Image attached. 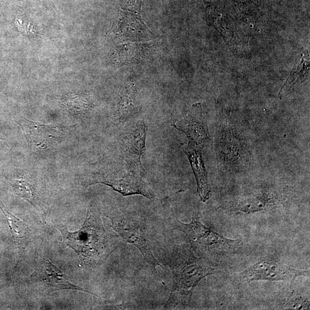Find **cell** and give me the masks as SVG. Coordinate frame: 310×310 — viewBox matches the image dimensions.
<instances>
[{
    "instance_id": "3957f363",
    "label": "cell",
    "mask_w": 310,
    "mask_h": 310,
    "mask_svg": "<svg viewBox=\"0 0 310 310\" xmlns=\"http://www.w3.org/2000/svg\"><path fill=\"white\" fill-rule=\"evenodd\" d=\"M172 224L175 230L185 234L192 250L204 261L232 253L241 245L239 240L229 239L206 227L201 222L198 213L195 214L189 223L176 219Z\"/></svg>"
},
{
    "instance_id": "6da1fadb",
    "label": "cell",
    "mask_w": 310,
    "mask_h": 310,
    "mask_svg": "<svg viewBox=\"0 0 310 310\" xmlns=\"http://www.w3.org/2000/svg\"><path fill=\"white\" fill-rule=\"evenodd\" d=\"M67 246L77 253L81 265L95 267L102 265L120 245V237L107 232L100 213L94 204L88 205L86 219L80 229L70 232L58 226Z\"/></svg>"
},
{
    "instance_id": "9c48e42d",
    "label": "cell",
    "mask_w": 310,
    "mask_h": 310,
    "mask_svg": "<svg viewBox=\"0 0 310 310\" xmlns=\"http://www.w3.org/2000/svg\"><path fill=\"white\" fill-rule=\"evenodd\" d=\"M146 125L144 121H139L124 138L120 148L121 156L125 164L143 177L146 172L142 166L141 158L146 150Z\"/></svg>"
},
{
    "instance_id": "8fae6325",
    "label": "cell",
    "mask_w": 310,
    "mask_h": 310,
    "mask_svg": "<svg viewBox=\"0 0 310 310\" xmlns=\"http://www.w3.org/2000/svg\"><path fill=\"white\" fill-rule=\"evenodd\" d=\"M180 148L186 154L193 170L200 199L203 202H206L210 197L211 189L208 172L204 166L200 150L195 148L188 142L181 144Z\"/></svg>"
},
{
    "instance_id": "52a82bcc",
    "label": "cell",
    "mask_w": 310,
    "mask_h": 310,
    "mask_svg": "<svg viewBox=\"0 0 310 310\" xmlns=\"http://www.w3.org/2000/svg\"><path fill=\"white\" fill-rule=\"evenodd\" d=\"M309 270L295 269L276 260L262 259L240 274L242 282L254 281L279 282L295 280L301 276H309Z\"/></svg>"
},
{
    "instance_id": "277c9868",
    "label": "cell",
    "mask_w": 310,
    "mask_h": 310,
    "mask_svg": "<svg viewBox=\"0 0 310 310\" xmlns=\"http://www.w3.org/2000/svg\"><path fill=\"white\" fill-rule=\"evenodd\" d=\"M106 217L111 220V227L120 238L136 247L145 261L156 271L161 264L154 256L144 220L121 212L108 214Z\"/></svg>"
},
{
    "instance_id": "7c38bea8",
    "label": "cell",
    "mask_w": 310,
    "mask_h": 310,
    "mask_svg": "<svg viewBox=\"0 0 310 310\" xmlns=\"http://www.w3.org/2000/svg\"><path fill=\"white\" fill-rule=\"evenodd\" d=\"M282 202V197L276 194L263 193L248 196L238 201L230 211L242 213H254L272 210Z\"/></svg>"
},
{
    "instance_id": "30bf717a",
    "label": "cell",
    "mask_w": 310,
    "mask_h": 310,
    "mask_svg": "<svg viewBox=\"0 0 310 310\" xmlns=\"http://www.w3.org/2000/svg\"><path fill=\"white\" fill-rule=\"evenodd\" d=\"M18 124L29 145L33 149H48L64 136V127L61 125H46L26 119L20 121Z\"/></svg>"
},
{
    "instance_id": "5b68a950",
    "label": "cell",
    "mask_w": 310,
    "mask_h": 310,
    "mask_svg": "<svg viewBox=\"0 0 310 310\" xmlns=\"http://www.w3.org/2000/svg\"><path fill=\"white\" fill-rule=\"evenodd\" d=\"M26 283L31 290L44 296L61 290L86 292L97 296L94 293L70 282L64 272L44 257L40 259L34 272L29 275Z\"/></svg>"
},
{
    "instance_id": "9a60e30c",
    "label": "cell",
    "mask_w": 310,
    "mask_h": 310,
    "mask_svg": "<svg viewBox=\"0 0 310 310\" xmlns=\"http://www.w3.org/2000/svg\"><path fill=\"white\" fill-rule=\"evenodd\" d=\"M285 307L288 309H309V299L292 293L290 296L288 297Z\"/></svg>"
},
{
    "instance_id": "ba28073f",
    "label": "cell",
    "mask_w": 310,
    "mask_h": 310,
    "mask_svg": "<svg viewBox=\"0 0 310 310\" xmlns=\"http://www.w3.org/2000/svg\"><path fill=\"white\" fill-rule=\"evenodd\" d=\"M174 128L183 132L188 138V143L202 150L208 144L209 134L207 122L200 103L192 106V110L182 120L172 124Z\"/></svg>"
},
{
    "instance_id": "5bb4252c",
    "label": "cell",
    "mask_w": 310,
    "mask_h": 310,
    "mask_svg": "<svg viewBox=\"0 0 310 310\" xmlns=\"http://www.w3.org/2000/svg\"><path fill=\"white\" fill-rule=\"evenodd\" d=\"M12 187L17 195L30 203L37 211L40 212L39 204L36 199L35 188L30 183L24 179L16 180L12 184Z\"/></svg>"
},
{
    "instance_id": "4fadbf2b",
    "label": "cell",
    "mask_w": 310,
    "mask_h": 310,
    "mask_svg": "<svg viewBox=\"0 0 310 310\" xmlns=\"http://www.w3.org/2000/svg\"><path fill=\"white\" fill-rule=\"evenodd\" d=\"M136 88L133 83H129L124 87L117 107V120L123 123L131 114L135 106Z\"/></svg>"
},
{
    "instance_id": "7a4b0ae2",
    "label": "cell",
    "mask_w": 310,
    "mask_h": 310,
    "mask_svg": "<svg viewBox=\"0 0 310 310\" xmlns=\"http://www.w3.org/2000/svg\"><path fill=\"white\" fill-rule=\"evenodd\" d=\"M173 274V283L170 295L165 305L166 309L187 306L192 293L204 278L219 271L207 265L193 251L178 248L172 253L169 261Z\"/></svg>"
},
{
    "instance_id": "8992f818",
    "label": "cell",
    "mask_w": 310,
    "mask_h": 310,
    "mask_svg": "<svg viewBox=\"0 0 310 310\" xmlns=\"http://www.w3.org/2000/svg\"><path fill=\"white\" fill-rule=\"evenodd\" d=\"M143 177L138 172L129 168L124 163L122 169L95 174L87 183L88 186L94 184H106L124 196L141 195L153 199L154 196L148 184L142 179Z\"/></svg>"
}]
</instances>
